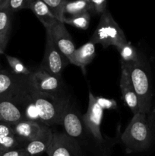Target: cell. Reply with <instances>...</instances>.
<instances>
[{
    "label": "cell",
    "mask_w": 155,
    "mask_h": 156,
    "mask_svg": "<svg viewBox=\"0 0 155 156\" xmlns=\"http://www.w3.org/2000/svg\"><path fill=\"white\" fill-rule=\"evenodd\" d=\"M36 91L30 76L16 74L14 72L0 70V99L13 102L23 108L33 102Z\"/></svg>",
    "instance_id": "cell-1"
},
{
    "label": "cell",
    "mask_w": 155,
    "mask_h": 156,
    "mask_svg": "<svg viewBox=\"0 0 155 156\" xmlns=\"http://www.w3.org/2000/svg\"><path fill=\"white\" fill-rule=\"evenodd\" d=\"M150 114H135L121 136V142L128 153L147 150L154 139Z\"/></svg>",
    "instance_id": "cell-2"
},
{
    "label": "cell",
    "mask_w": 155,
    "mask_h": 156,
    "mask_svg": "<svg viewBox=\"0 0 155 156\" xmlns=\"http://www.w3.org/2000/svg\"><path fill=\"white\" fill-rule=\"evenodd\" d=\"M129 73L134 90L139 99L141 113H150L153 98V86L149 62L144 54L133 63H121Z\"/></svg>",
    "instance_id": "cell-3"
},
{
    "label": "cell",
    "mask_w": 155,
    "mask_h": 156,
    "mask_svg": "<svg viewBox=\"0 0 155 156\" xmlns=\"http://www.w3.org/2000/svg\"><path fill=\"white\" fill-rule=\"evenodd\" d=\"M41 123L46 126L62 125L67 110L71 106L69 99L65 96H54L36 90L32 96Z\"/></svg>",
    "instance_id": "cell-4"
},
{
    "label": "cell",
    "mask_w": 155,
    "mask_h": 156,
    "mask_svg": "<svg viewBox=\"0 0 155 156\" xmlns=\"http://www.w3.org/2000/svg\"><path fill=\"white\" fill-rule=\"evenodd\" d=\"M90 41L95 44H101L103 48L109 46L116 47L128 42L123 30L107 9L101 14L97 27Z\"/></svg>",
    "instance_id": "cell-5"
},
{
    "label": "cell",
    "mask_w": 155,
    "mask_h": 156,
    "mask_svg": "<svg viewBox=\"0 0 155 156\" xmlns=\"http://www.w3.org/2000/svg\"><path fill=\"white\" fill-rule=\"evenodd\" d=\"M103 117V110L97 102L94 94L89 90L88 110L82 117V120L87 133L94 142L97 149L100 151L102 156H107L108 152L105 150V140L100 130Z\"/></svg>",
    "instance_id": "cell-6"
},
{
    "label": "cell",
    "mask_w": 155,
    "mask_h": 156,
    "mask_svg": "<svg viewBox=\"0 0 155 156\" xmlns=\"http://www.w3.org/2000/svg\"><path fill=\"white\" fill-rule=\"evenodd\" d=\"M69 61L55 44L51 35L46 31L44 56L39 68L53 76L61 77Z\"/></svg>",
    "instance_id": "cell-7"
},
{
    "label": "cell",
    "mask_w": 155,
    "mask_h": 156,
    "mask_svg": "<svg viewBox=\"0 0 155 156\" xmlns=\"http://www.w3.org/2000/svg\"><path fill=\"white\" fill-rule=\"evenodd\" d=\"M46 153L49 156H85L81 143L63 132L53 133Z\"/></svg>",
    "instance_id": "cell-8"
},
{
    "label": "cell",
    "mask_w": 155,
    "mask_h": 156,
    "mask_svg": "<svg viewBox=\"0 0 155 156\" xmlns=\"http://www.w3.org/2000/svg\"><path fill=\"white\" fill-rule=\"evenodd\" d=\"M30 77L35 89L39 92L54 96H65L62 77L53 76L40 68L32 72Z\"/></svg>",
    "instance_id": "cell-9"
},
{
    "label": "cell",
    "mask_w": 155,
    "mask_h": 156,
    "mask_svg": "<svg viewBox=\"0 0 155 156\" xmlns=\"http://www.w3.org/2000/svg\"><path fill=\"white\" fill-rule=\"evenodd\" d=\"M46 31L50 34L56 47L69 61L76 48L65 24L62 21H57L51 27L46 28Z\"/></svg>",
    "instance_id": "cell-10"
},
{
    "label": "cell",
    "mask_w": 155,
    "mask_h": 156,
    "mask_svg": "<svg viewBox=\"0 0 155 156\" xmlns=\"http://www.w3.org/2000/svg\"><path fill=\"white\" fill-rule=\"evenodd\" d=\"M120 88L125 105L131 110L133 114L141 113L139 99L134 90L129 73L124 66H121V78H120Z\"/></svg>",
    "instance_id": "cell-11"
},
{
    "label": "cell",
    "mask_w": 155,
    "mask_h": 156,
    "mask_svg": "<svg viewBox=\"0 0 155 156\" xmlns=\"http://www.w3.org/2000/svg\"><path fill=\"white\" fill-rule=\"evenodd\" d=\"M14 135L23 143V146L28 142L34 140L43 131L46 125L41 122L23 120L12 125Z\"/></svg>",
    "instance_id": "cell-12"
},
{
    "label": "cell",
    "mask_w": 155,
    "mask_h": 156,
    "mask_svg": "<svg viewBox=\"0 0 155 156\" xmlns=\"http://www.w3.org/2000/svg\"><path fill=\"white\" fill-rule=\"evenodd\" d=\"M62 125L64 126L65 133L77 141L80 140L86 131L83 120L80 118L77 111L73 109L71 106L67 110L62 120Z\"/></svg>",
    "instance_id": "cell-13"
},
{
    "label": "cell",
    "mask_w": 155,
    "mask_h": 156,
    "mask_svg": "<svg viewBox=\"0 0 155 156\" xmlns=\"http://www.w3.org/2000/svg\"><path fill=\"white\" fill-rule=\"evenodd\" d=\"M53 132L50 126H46L42 133L36 138L28 142L23 146L29 156L40 155L46 152L53 140Z\"/></svg>",
    "instance_id": "cell-14"
},
{
    "label": "cell",
    "mask_w": 155,
    "mask_h": 156,
    "mask_svg": "<svg viewBox=\"0 0 155 156\" xmlns=\"http://www.w3.org/2000/svg\"><path fill=\"white\" fill-rule=\"evenodd\" d=\"M0 116L3 122L15 125L19 122L25 120L24 111L13 102L0 99Z\"/></svg>",
    "instance_id": "cell-15"
},
{
    "label": "cell",
    "mask_w": 155,
    "mask_h": 156,
    "mask_svg": "<svg viewBox=\"0 0 155 156\" xmlns=\"http://www.w3.org/2000/svg\"><path fill=\"white\" fill-rule=\"evenodd\" d=\"M95 55V44L89 41L79 48L75 49L71 59H69V62L77 66L84 68L87 65L92 62Z\"/></svg>",
    "instance_id": "cell-16"
},
{
    "label": "cell",
    "mask_w": 155,
    "mask_h": 156,
    "mask_svg": "<svg viewBox=\"0 0 155 156\" xmlns=\"http://www.w3.org/2000/svg\"><path fill=\"white\" fill-rule=\"evenodd\" d=\"M29 9L33 12L45 28L51 27L59 20L52 14L50 9L42 0H30Z\"/></svg>",
    "instance_id": "cell-17"
},
{
    "label": "cell",
    "mask_w": 155,
    "mask_h": 156,
    "mask_svg": "<svg viewBox=\"0 0 155 156\" xmlns=\"http://www.w3.org/2000/svg\"><path fill=\"white\" fill-rule=\"evenodd\" d=\"M12 12L8 9L0 10V47L5 52L10 36L12 27Z\"/></svg>",
    "instance_id": "cell-18"
},
{
    "label": "cell",
    "mask_w": 155,
    "mask_h": 156,
    "mask_svg": "<svg viewBox=\"0 0 155 156\" xmlns=\"http://www.w3.org/2000/svg\"><path fill=\"white\" fill-rule=\"evenodd\" d=\"M119 51L121 57V63L129 64L136 62L141 57L142 53L131 43L126 42L115 47Z\"/></svg>",
    "instance_id": "cell-19"
},
{
    "label": "cell",
    "mask_w": 155,
    "mask_h": 156,
    "mask_svg": "<svg viewBox=\"0 0 155 156\" xmlns=\"http://www.w3.org/2000/svg\"><path fill=\"white\" fill-rule=\"evenodd\" d=\"M90 10H91V3L87 0H66L63 7V15L64 17L65 15H69V17H71Z\"/></svg>",
    "instance_id": "cell-20"
},
{
    "label": "cell",
    "mask_w": 155,
    "mask_h": 156,
    "mask_svg": "<svg viewBox=\"0 0 155 156\" xmlns=\"http://www.w3.org/2000/svg\"><path fill=\"white\" fill-rule=\"evenodd\" d=\"M90 21H91V15L89 12H86L74 16L65 17L62 22L65 24H69L81 30H86L89 27Z\"/></svg>",
    "instance_id": "cell-21"
},
{
    "label": "cell",
    "mask_w": 155,
    "mask_h": 156,
    "mask_svg": "<svg viewBox=\"0 0 155 156\" xmlns=\"http://www.w3.org/2000/svg\"><path fill=\"white\" fill-rule=\"evenodd\" d=\"M23 143L15 136L0 137V152L23 148Z\"/></svg>",
    "instance_id": "cell-22"
},
{
    "label": "cell",
    "mask_w": 155,
    "mask_h": 156,
    "mask_svg": "<svg viewBox=\"0 0 155 156\" xmlns=\"http://www.w3.org/2000/svg\"><path fill=\"white\" fill-rule=\"evenodd\" d=\"M42 1L46 5L52 14L59 21H63V7L66 0H42Z\"/></svg>",
    "instance_id": "cell-23"
},
{
    "label": "cell",
    "mask_w": 155,
    "mask_h": 156,
    "mask_svg": "<svg viewBox=\"0 0 155 156\" xmlns=\"http://www.w3.org/2000/svg\"><path fill=\"white\" fill-rule=\"evenodd\" d=\"M5 57L8 61V63L12 68V72L16 74L30 76L32 73V72L27 66H25V65L18 58L9 56V55H5Z\"/></svg>",
    "instance_id": "cell-24"
},
{
    "label": "cell",
    "mask_w": 155,
    "mask_h": 156,
    "mask_svg": "<svg viewBox=\"0 0 155 156\" xmlns=\"http://www.w3.org/2000/svg\"><path fill=\"white\" fill-rule=\"evenodd\" d=\"M23 111H24L25 120H30V121L40 122V119L37 109H36L33 102H30L28 105H26L23 108Z\"/></svg>",
    "instance_id": "cell-25"
},
{
    "label": "cell",
    "mask_w": 155,
    "mask_h": 156,
    "mask_svg": "<svg viewBox=\"0 0 155 156\" xmlns=\"http://www.w3.org/2000/svg\"><path fill=\"white\" fill-rule=\"evenodd\" d=\"M30 0H9L7 9L11 12H16L24 9H29Z\"/></svg>",
    "instance_id": "cell-26"
},
{
    "label": "cell",
    "mask_w": 155,
    "mask_h": 156,
    "mask_svg": "<svg viewBox=\"0 0 155 156\" xmlns=\"http://www.w3.org/2000/svg\"><path fill=\"white\" fill-rule=\"evenodd\" d=\"M95 98L98 105L101 107L103 111L104 110H115L117 108L116 101L114 99H108L101 96H97Z\"/></svg>",
    "instance_id": "cell-27"
},
{
    "label": "cell",
    "mask_w": 155,
    "mask_h": 156,
    "mask_svg": "<svg viewBox=\"0 0 155 156\" xmlns=\"http://www.w3.org/2000/svg\"><path fill=\"white\" fill-rule=\"evenodd\" d=\"M90 3L91 5V10L97 14L101 15L106 10L107 0H90Z\"/></svg>",
    "instance_id": "cell-28"
},
{
    "label": "cell",
    "mask_w": 155,
    "mask_h": 156,
    "mask_svg": "<svg viewBox=\"0 0 155 156\" xmlns=\"http://www.w3.org/2000/svg\"><path fill=\"white\" fill-rule=\"evenodd\" d=\"M8 136H15L12 126L5 122L0 123V137Z\"/></svg>",
    "instance_id": "cell-29"
},
{
    "label": "cell",
    "mask_w": 155,
    "mask_h": 156,
    "mask_svg": "<svg viewBox=\"0 0 155 156\" xmlns=\"http://www.w3.org/2000/svg\"><path fill=\"white\" fill-rule=\"evenodd\" d=\"M0 156H29L23 148L0 152Z\"/></svg>",
    "instance_id": "cell-30"
},
{
    "label": "cell",
    "mask_w": 155,
    "mask_h": 156,
    "mask_svg": "<svg viewBox=\"0 0 155 156\" xmlns=\"http://www.w3.org/2000/svg\"><path fill=\"white\" fill-rule=\"evenodd\" d=\"M9 0H0V10L1 9H7Z\"/></svg>",
    "instance_id": "cell-31"
},
{
    "label": "cell",
    "mask_w": 155,
    "mask_h": 156,
    "mask_svg": "<svg viewBox=\"0 0 155 156\" xmlns=\"http://www.w3.org/2000/svg\"><path fill=\"white\" fill-rule=\"evenodd\" d=\"M150 118H151V121H152V124H153V131H154V136H155V110L153 113H150Z\"/></svg>",
    "instance_id": "cell-32"
},
{
    "label": "cell",
    "mask_w": 155,
    "mask_h": 156,
    "mask_svg": "<svg viewBox=\"0 0 155 156\" xmlns=\"http://www.w3.org/2000/svg\"><path fill=\"white\" fill-rule=\"evenodd\" d=\"M3 53H4V51H3V50H2L1 47H0V54H3Z\"/></svg>",
    "instance_id": "cell-33"
},
{
    "label": "cell",
    "mask_w": 155,
    "mask_h": 156,
    "mask_svg": "<svg viewBox=\"0 0 155 156\" xmlns=\"http://www.w3.org/2000/svg\"><path fill=\"white\" fill-rule=\"evenodd\" d=\"M0 121L3 122V120H2V117H1V116H0Z\"/></svg>",
    "instance_id": "cell-34"
},
{
    "label": "cell",
    "mask_w": 155,
    "mask_h": 156,
    "mask_svg": "<svg viewBox=\"0 0 155 156\" xmlns=\"http://www.w3.org/2000/svg\"><path fill=\"white\" fill-rule=\"evenodd\" d=\"M0 70H1V65H0Z\"/></svg>",
    "instance_id": "cell-35"
},
{
    "label": "cell",
    "mask_w": 155,
    "mask_h": 156,
    "mask_svg": "<svg viewBox=\"0 0 155 156\" xmlns=\"http://www.w3.org/2000/svg\"><path fill=\"white\" fill-rule=\"evenodd\" d=\"M87 1H88V2H90V0H87Z\"/></svg>",
    "instance_id": "cell-36"
},
{
    "label": "cell",
    "mask_w": 155,
    "mask_h": 156,
    "mask_svg": "<svg viewBox=\"0 0 155 156\" xmlns=\"http://www.w3.org/2000/svg\"><path fill=\"white\" fill-rule=\"evenodd\" d=\"M1 122H2V121H0V123H1Z\"/></svg>",
    "instance_id": "cell-37"
}]
</instances>
